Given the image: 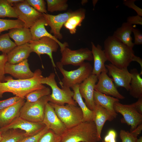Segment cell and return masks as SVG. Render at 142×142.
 I'll use <instances>...</instances> for the list:
<instances>
[{
    "label": "cell",
    "mask_w": 142,
    "mask_h": 142,
    "mask_svg": "<svg viewBox=\"0 0 142 142\" xmlns=\"http://www.w3.org/2000/svg\"><path fill=\"white\" fill-rule=\"evenodd\" d=\"M104 50L108 60L118 68H127L131 62L136 61L140 64L142 70V59L135 55L133 49L113 36L105 40Z\"/></svg>",
    "instance_id": "1"
},
{
    "label": "cell",
    "mask_w": 142,
    "mask_h": 142,
    "mask_svg": "<svg viewBox=\"0 0 142 142\" xmlns=\"http://www.w3.org/2000/svg\"><path fill=\"white\" fill-rule=\"evenodd\" d=\"M34 73L33 77L25 79L15 80L11 77H6L5 82H0V98L5 93L10 92L25 99L26 96L32 92L45 87L40 82L43 77L41 70L38 69Z\"/></svg>",
    "instance_id": "2"
},
{
    "label": "cell",
    "mask_w": 142,
    "mask_h": 142,
    "mask_svg": "<svg viewBox=\"0 0 142 142\" xmlns=\"http://www.w3.org/2000/svg\"><path fill=\"white\" fill-rule=\"evenodd\" d=\"M61 142H97V132L93 121L82 122L67 129L60 135Z\"/></svg>",
    "instance_id": "3"
},
{
    "label": "cell",
    "mask_w": 142,
    "mask_h": 142,
    "mask_svg": "<svg viewBox=\"0 0 142 142\" xmlns=\"http://www.w3.org/2000/svg\"><path fill=\"white\" fill-rule=\"evenodd\" d=\"M55 74L53 73H50L46 77L42 79L40 83L46 84L50 87L52 93L49 95V102L59 105H63L65 104L77 105V103L73 97L74 93L70 88L60 85L62 88L58 86L55 81Z\"/></svg>",
    "instance_id": "4"
},
{
    "label": "cell",
    "mask_w": 142,
    "mask_h": 142,
    "mask_svg": "<svg viewBox=\"0 0 142 142\" xmlns=\"http://www.w3.org/2000/svg\"><path fill=\"white\" fill-rule=\"evenodd\" d=\"M56 65L63 77L59 82L60 84L72 88L80 84L90 76L93 69L90 63L85 62L76 69L69 71L65 70L59 61L56 63Z\"/></svg>",
    "instance_id": "5"
},
{
    "label": "cell",
    "mask_w": 142,
    "mask_h": 142,
    "mask_svg": "<svg viewBox=\"0 0 142 142\" xmlns=\"http://www.w3.org/2000/svg\"><path fill=\"white\" fill-rule=\"evenodd\" d=\"M49 102L67 129L72 128L83 122V113L79 107L68 104L59 105Z\"/></svg>",
    "instance_id": "6"
},
{
    "label": "cell",
    "mask_w": 142,
    "mask_h": 142,
    "mask_svg": "<svg viewBox=\"0 0 142 142\" xmlns=\"http://www.w3.org/2000/svg\"><path fill=\"white\" fill-rule=\"evenodd\" d=\"M49 101V95L44 96L33 102H26L19 111V116L28 121L42 122L46 104Z\"/></svg>",
    "instance_id": "7"
},
{
    "label": "cell",
    "mask_w": 142,
    "mask_h": 142,
    "mask_svg": "<svg viewBox=\"0 0 142 142\" xmlns=\"http://www.w3.org/2000/svg\"><path fill=\"white\" fill-rule=\"evenodd\" d=\"M60 52L62 57L59 62L63 65L80 66L85 60L92 61L93 60L91 51L88 48L72 50L67 47Z\"/></svg>",
    "instance_id": "8"
},
{
    "label": "cell",
    "mask_w": 142,
    "mask_h": 142,
    "mask_svg": "<svg viewBox=\"0 0 142 142\" xmlns=\"http://www.w3.org/2000/svg\"><path fill=\"white\" fill-rule=\"evenodd\" d=\"M113 107L116 113H119L123 116V118L121 119V123L130 126V132L142 124V115L138 112L132 104H124L116 102Z\"/></svg>",
    "instance_id": "9"
},
{
    "label": "cell",
    "mask_w": 142,
    "mask_h": 142,
    "mask_svg": "<svg viewBox=\"0 0 142 142\" xmlns=\"http://www.w3.org/2000/svg\"><path fill=\"white\" fill-rule=\"evenodd\" d=\"M18 16V19L24 24V27L30 28L40 18L42 14L38 12L30 6L26 0L12 5Z\"/></svg>",
    "instance_id": "10"
},
{
    "label": "cell",
    "mask_w": 142,
    "mask_h": 142,
    "mask_svg": "<svg viewBox=\"0 0 142 142\" xmlns=\"http://www.w3.org/2000/svg\"><path fill=\"white\" fill-rule=\"evenodd\" d=\"M28 43L32 52L35 53L39 57L43 54H46L49 56L55 70V68L57 67L54 61L52 54L58 50L59 45L57 43L51 38L44 37L37 41H31Z\"/></svg>",
    "instance_id": "11"
},
{
    "label": "cell",
    "mask_w": 142,
    "mask_h": 142,
    "mask_svg": "<svg viewBox=\"0 0 142 142\" xmlns=\"http://www.w3.org/2000/svg\"><path fill=\"white\" fill-rule=\"evenodd\" d=\"M45 126L42 122H31L18 116L8 125L0 128V131L2 133L11 129H18L24 131L27 136H28L37 134Z\"/></svg>",
    "instance_id": "12"
},
{
    "label": "cell",
    "mask_w": 142,
    "mask_h": 142,
    "mask_svg": "<svg viewBox=\"0 0 142 142\" xmlns=\"http://www.w3.org/2000/svg\"><path fill=\"white\" fill-rule=\"evenodd\" d=\"M76 12L77 10L70 11L56 15L48 13H43L42 15L47 25L50 28V33H52L53 36L58 39H61L63 37L60 33L62 27L68 19Z\"/></svg>",
    "instance_id": "13"
},
{
    "label": "cell",
    "mask_w": 142,
    "mask_h": 142,
    "mask_svg": "<svg viewBox=\"0 0 142 142\" xmlns=\"http://www.w3.org/2000/svg\"><path fill=\"white\" fill-rule=\"evenodd\" d=\"M42 123L48 129L52 130L55 133L60 136L67 129L56 114L53 107L49 102L45 105Z\"/></svg>",
    "instance_id": "14"
},
{
    "label": "cell",
    "mask_w": 142,
    "mask_h": 142,
    "mask_svg": "<svg viewBox=\"0 0 142 142\" xmlns=\"http://www.w3.org/2000/svg\"><path fill=\"white\" fill-rule=\"evenodd\" d=\"M105 66L109 75L112 77L116 87H122L129 91L132 75L127 68H119L111 63L105 64Z\"/></svg>",
    "instance_id": "15"
},
{
    "label": "cell",
    "mask_w": 142,
    "mask_h": 142,
    "mask_svg": "<svg viewBox=\"0 0 142 142\" xmlns=\"http://www.w3.org/2000/svg\"><path fill=\"white\" fill-rule=\"evenodd\" d=\"M107 73L105 72H103L98 76L94 90L107 95L112 96L119 99H124L125 97L118 91L113 82L112 78H110Z\"/></svg>",
    "instance_id": "16"
},
{
    "label": "cell",
    "mask_w": 142,
    "mask_h": 142,
    "mask_svg": "<svg viewBox=\"0 0 142 142\" xmlns=\"http://www.w3.org/2000/svg\"><path fill=\"white\" fill-rule=\"evenodd\" d=\"M98 80L97 77L92 74L79 85V91L88 108L93 111L95 105L94 101V91L95 85Z\"/></svg>",
    "instance_id": "17"
},
{
    "label": "cell",
    "mask_w": 142,
    "mask_h": 142,
    "mask_svg": "<svg viewBox=\"0 0 142 142\" xmlns=\"http://www.w3.org/2000/svg\"><path fill=\"white\" fill-rule=\"evenodd\" d=\"M5 74H9L18 79L31 78L34 75L30 70L27 59L18 63L12 64L7 62L4 67Z\"/></svg>",
    "instance_id": "18"
},
{
    "label": "cell",
    "mask_w": 142,
    "mask_h": 142,
    "mask_svg": "<svg viewBox=\"0 0 142 142\" xmlns=\"http://www.w3.org/2000/svg\"><path fill=\"white\" fill-rule=\"evenodd\" d=\"M47 26L45 18L43 16L37 21L30 28L32 37V41H37L44 37L51 38L56 42L62 51L66 47H68L67 42L62 43L60 42L54 36L49 33L46 30L45 26Z\"/></svg>",
    "instance_id": "19"
},
{
    "label": "cell",
    "mask_w": 142,
    "mask_h": 142,
    "mask_svg": "<svg viewBox=\"0 0 142 142\" xmlns=\"http://www.w3.org/2000/svg\"><path fill=\"white\" fill-rule=\"evenodd\" d=\"M92 50L94 60V66L92 74L96 75L97 77L103 72H108L105 63L108 59L104 50L99 44L96 46L92 42Z\"/></svg>",
    "instance_id": "20"
},
{
    "label": "cell",
    "mask_w": 142,
    "mask_h": 142,
    "mask_svg": "<svg viewBox=\"0 0 142 142\" xmlns=\"http://www.w3.org/2000/svg\"><path fill=\"white\" fill-rule=\"evenodd\" d=\"M24 99H22L16 104L0 110V128L8 125L19 116L20 109L25 102Z\"/></svg>",
    "instance_id": "21"
},
{
    "label": "cell",
    "mask_w": 142,
    "mask_h": 142,
    "mask_svg": "<svg viewBox=\"0 0 142 142\" xmlns=\"http://www.w3.org/2000/svg\"><path fill=\"white\" fill-rule=\"evenodd\" d=\"M32 52L29 43L16 46L7 54V62L16 64L27 59Z\"/></svg>",
    "instance_id": "22"
},
{
    "label": "cell",
    "mask_w": 142,
    "mask_h": 142,
    "mask_svg": "<svg viewBox=\"0 0 142 142\" xmlns=\"http://www.w3.org/2000/svg\"><path fill=\"white\" fill-rule=\"evenodd\" d=\"M93 111V121L96 127L98 139L99 141L101 139L102 131L105 123L107 121H112L114 118L106 109L99 105H95Z\"/></svg>",
    "instance_id": "23"
},
{
    "label": "cell",
    "mask_w": 142,
    "mask_h": 142,
    "mask_svg": "<svg viewBox=\"0 0 142 142\" xmlns=\"http://www.w3.org/2000/svg\"><path fill=\"white\" fill-rule=\"evenodd\" d=\"M94 101L95 105H99L106 109L114 118L117 115L114 108V104L119 102V99L107 95L98 91H94Z\"/></svg>",
    "instance_id": "24"
},
{
    "label": "cell",
    "mask_w": 142,
    "mask_h": 142,
    "mask_svg": "<svg viewBox=\"0 0 142 142\" xmlns=\"http://www.w3.org/2000/svg\"><path fill=\"white\" fill-rule=\"evenodd\" d=\"M132 25L127 23H123L121 26L118 28L114 32L113 36L123 44L132 49L134 45L132 42L131 36L132 29Z\"/></svg>",
    "instance_id": "25"
},
{
    "label": "cell",
    "mask_w": 142,
    "mask_h": 142,
    "mask_svg": "<svg viewBox=\"0 0 142 142\" xmlns=\"http://www.w3.org/2000/svg\"><path fill=\"white\" fill-rule=\"evenodd\" d=\"M17 46L29 43L32 41V37L30 29L24 27L12 28L8 33Z\"/></svg>",
    "instance_id": "26"
},
{
    "label": "cell",
    "mask_w": 142,
    "mask_h": 142,
    "mask_svg": "<svg viewBox=\"0 0 142 142\" xmlns=\"http://www.w3.org/2000/svg\"><path fill=\"white\" fill-rule=\"evenodd\" d=\"M132 78L129 91L130 95L136 98L142 97V79L141 74L136 68L131 69Z\"/></svg>",
    "instance_id": "27"
},
{
    "label": "cell",
    "mask_w": 142,
    "mask_h": 142,
    "mask_svg": "<svg viewBox=\"0 0 142 142\" xmlns=\"http://www.w3.org/2000/svg\"><path fill=\"white\" fill-rule=\"evenodd\" d=\"M79 85H76L72 88L74 93L73 99L82 111L83 117V122L93 121L94 112L89 109L84 102L79 91Z\"/></svg>",
    "instance_id": "28"
},
{
    "label": "cell",
    "mask_w": 142,
    "mask_h": 142,
    "mask_svg": "<svg viewBox=\"0 0 142 142\" xmlns=\"http://www.w3.org/2000/svg\"><path fill=\"white\" fill-rule=\"evenodd\" d=\"M85 10L83 8L77 10L76 13L71 16L64 25V27L68 29L70 33H75L77 27L80 26L85 17Z\"/></svg>",
    "instance_id": "29"
},
{
    "label": "cell",
    "mask_w": 142,
    "mask_h": 142,
    "mask_svg": "<svg viewBox=\"0 0 142 142\" xmlns=\"http://www.w3.org/2000/svg\"><path fill=\"white\" fill-rule=\"evenodd\" d=\"M0 142H19L27 137L25 132L18 129H11L2 133Z\"/></svg>",
    "instance_id": "30"
},
{
    "label": "cell",
    "mask_w": 142,
    "mask_h": 142,
    "mask_svg": "<svg viewBox=\"0 0 142 142\" xmlns=\"http://www.w3.org/2000/svg\"><path fill=\"white\" fill-rule=\"evenodd\" d=\"M47 11L51 12L66 11L68 7L67 0H46Z\"/></svg>",
    "instance_id": "31"
},
{
    "label": "cell",
    "mask_w": 142,
    "mask_h": 142,
    "mask_svg": "<svg viewBox=\"0 0 142 142\" xmlns=\"http://www.w3.org/2000/svg\"><path fill=\"white\" fill-rule=\"evenodd\" d=\"M50 88L46 87L37 89L30 93L25 97L26 102H36L42 97L51 94Z\"/></svg>",
    "instance_id": "32"
},
{
    "label": "cell",
    "mask_w": 142,
    "mask_h": 142,
    "mask_svg": "<svg viewBox=\"0 0 142 142\" xmlns=\"http://www.w3.org/2000/svg\"><path fill=\"white\" fill-rule=\"evenodd\" d=\"M8 17L18 18L13 7L6 0H0V18Z\"/></svg>",
    "instance_id": "33"
},
{
    "label": "cell",
    "mask_w": 142,
    "mask_h": 142,
    "mask_svg": "<svg viewBox=\"0 0 142 142\" xmlns=\"http://www.w3.org/2000/svg\"><path fill=\"white\" fill-rule=\"evenodd\" d=\"M12 41L8 33L0 35V51L7 54L16 46Z\"/></svg>",
    "instance_id": "34"
},
{
    "label": "cell",
    "mask_w": 142,
    "mask_h": 142,
    "mask_svg": "<svg viewBox=\"0 0 142 142\" xmlns=\"http://www.w3.org/2000/svg\"><path fill=\"white\" fill-rule=\"evenodd\" d=\"M24 27V23L21 20L0 18V34L3 31L12 28Z\"/></svg>",
    "instance_id": "35"
},
{
    "label": "cell",
    "mask_w": 142,
    "mask_h": 142,
    "mask_svg": "<svg viewBox=\"0 0 142 142\" xmlns=\"http://www.w3.org/2000/svg\"><path fill=\"white\" fill-rule=\"evenodd\" d=\"M28 4L35 9L42 13H47L46 3L44 0H26Z\"/></svg>",
    "instance_id": "36"
},
{
    "label": "cell",
    "mask_w": 142,
    "mask_h": 142,
    "mask_svg": "<svg viewBox=\"0 0 142 142\" xmlns=\"http://www.w3.org/2000/svg\"><path fill=\"white\" fill-rule=\"evenodd\" d=\"M39 142H61V137L52 130L49 129L41 138Z\"/></svg>",
    "instance_id": "37"
},
{
    "label": "cell",
    "mask_w": 142,
    "mask_h": 142,
    "mask_svg": "<svg viewBox=\"0 0 142 142\" xmlns=\"http://www.w3.org/2000/svg\"><path fill=\"white\" fill-rule=\"evenodd\" d=\"M49 129L46 126L37 134L32 136L26 137L19 142H39L42 136Z\"/></svg>",
    "instance_id": "38"
},
{
    "label": "cell",
    "mask_w": 142,
    "mask_h": 142,
    "mask_svg": "<svg viewBox=\"0 0 142 142\" xmlns=\"http://www.w3.org/2000/svg\"><path fill=\"white\" fill-rule=\"evenodd\" d=\"M23 98L15 96L6 99L0 100V110L7 108L16 104Z\"/></svg>",
    "instance_id": "39"
},
{
    "label": "cell",
    "mask_w": 142,
    "mask_h": 142,
    "mask_svg": "<svg viewBox=\"0 0 142 142\" xmlns=\"http://www.w3.org/2000/svg\"><path fill=\"white\" fill-rule=\"evenodd\" d=\"M119 136L121 142H136L137 139L130 132L124 130L120 131Z\"/></svg>",
    "instance_id": "40"
},
{
    "label": "cell",
    "mask_w": 142,
    "mask_h": 142,
    "mask_svg": "<svg viewBox=\"0 0 142 142\" xmlns=\"http://www.w3.org/2000/svg\"><path fill=\"white\" fill-rule=\"evenodd\" d=\"M7 62V54L2 53L0 55V82H5L4 67Z\"/></svg>",
    "instance_id": "41"
},
{
    "label": "cell",
    "mask_w": 142,
    "mask_h": 142,
    "mask_svg": "<svg viewBox=\"0 0 142 142\" xmlns=\"http://www.w3.org/2000/svg\"><path fill=\"white\" fill-rule=\"evenodd\" d=\"M135 1L134 0H124L123 1V3L125 5L134 9L137 12V15L141 17L142 10L135 4L134 2Z\"/></svg>",
    "instance_id": "42"
},
{
    "label": "cell",
    "mask_w": 142,
    "mask_h": 142,
    "mask_svg": "<svg viewBox=\"0 0 142 142\" xmlns=\"http://www.w3.org/2000/svg\"><path fill=\"white\" fill-rule=\"evenodd\" d=\"M134 38V45H139L142 44V34L139 29L133 28L132 29Z\"/></svg>",
    "instance_id": "43"
},
{
    "label": "cell",
    "mask_w": 142,
    "mask_h": 142,
    "mask_svg": "<svg viewBox=\"0 0 142 142\" xmlns=\"http://www.w3.org/2000/svg\"><path fill=\"white\" fill-rule=\"evenodd\" d=\"M117 133L113 129L109 130L107 134L105 136L104 140L105 142H116V139Z\"/></svg>",
    "instance_id": "44"
},
{
    "label": "cell",
    "mask_w": 142,
    "mask_h": 142,
    "mask_svg": "<svg viewBox=\"0 0 142 142\" xmlns=\"http://www.w3.org/2000/svg\"><path fill=\"white\" fill-rule=\"evenodd\" d=\"M127 22L131 25L133 24L142 25V18L138 15L129 16L127 18Z\"/></svg>",
    "instance_id": "45"
},
{
    "label": "cell",
    "mask_w": 142,
    "mask_h": 142,
    "mask_svg": "<svg viewBox=\"0 0 142 142\" xmlns=\"http://www.w3.org/2000/svg\"><path fill=\"white\" fill-rule=\"evenodd\" d=\"M132 104L138 112L142 115V97L138 98L136 102Z\"/></svg>",
    "instance_id": "46"
},
{
    "label": "cell",
    "mask_w": 142,
    "mask_h": 142,
    "mask_svg": "<svg viewBox=\"0 0 142 142\" xmlns=\"http://www.w3.org/2000/svg\"><path fill=\"white\" fill-rule=\"evenodd\" d=\"M142 130V124L139 125L133 131L130 132L135 137L137 138V136L141 133Z\"/></svg>",
    "instance_id": "47"
},
{
    "label": "cell",
    "mask_w": 142,
    "mask_h": 142,
    "mask_svg": "<svg viewBox=\"0 0 142 142\" xmlns=\"http://www.w3.org/2000/svg\"><path fill=\"white\" fill-rule=\"evenodd\" d=\"M7 2L10 5L12 6V5L18 2H22L24 0H6Z\"/></svg>",
    "instance_id": "48"
},
{
    "label": "cell",
    "mask_w": 142,
    "mask_h": 142,
    "mask_svg": "<svg viewBox=\"0 0 142 142\" xmlns=\"http://www.w3.org/2000/svg\"><path fill=\"white\" fill-rule=\"evenodd\" d=\"M136 142H142V137H140L139 138L137 139Z\"/></svg>",
    "instance_id": "49"
},
{
    "label": "cell",
    "mask_w": 142,
    "mask_h": 142,
    "mask_svg": "<svg viewBox=\"0 0 142 142\" xmlns=\"http://www.w3.org/2000/svg\"><path fill=\"white\" fill-rule=\"evenodd\" d=\"M2 133L0 131V141L2 140Z\"/></svg>",
    "instance_id": "50"
}]
</instances>
